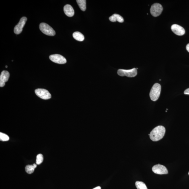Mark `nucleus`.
<instances>
[{
	"instance_id": "f257e3e1",
	"label": "nucleus",
	"mask_w": 189,
	"mask_h": 189,
	"mask_svg": "<svg viewBox=\"0 0 189 189\" xmlns=\"http://www.w3.org/2000/svg\"><path fill=\"white\" fill-rule=\"evenodd\" d=\"M165 128L163 126H158L150 132V138L153 141H159L163 138L165 134Z\"/></svg>"
},
{
	"instance_id": "f03ea898",
	"label": "nucleus",
	"mask_w": 189,
	"mask_h": 189,
	"mask_svg": "<svg viewBox=\"0 0 189 189\" xmlns=\"http://www.w3.org/2000/svg\"><path fill=\"white\" fill-rule=\"evenodd\" d=\"M161 90V86L159 84L156 83L153 85L150 93V98L152 101H157L160 95Z\"/></svg>"
},
{
	"instance_id": "7ed1b4c3",
	"label": "nucleus",
	"mask_w": 189,
	"mask_h": 189,
	"mask_svg": "<svg viewBox=\"0 0 189 189\" xmlns=\"http://www.w3.org/2000/svg\"><path fill=\"white\" fill-rule=\"evenodd\" d=\"M39 28L40 30L43 34L49 36H53L56 35V32L51 27L45 23L40 24Z\"/></svg>"
},
{
	"instance_id": "20e7f679",
	"label": "nucleus",
	"mask_w": 189,
	"mask_h": 189,
	"mask_svg": "<svg viewBox=\"0 0 189 189\" xmlns=\"http://www.w3.org/2000/svg\"><path fill=\"white\" fill-rule=\"evenodd\" d=\"M117 74L121 77L126 76L129 77H133L136 76L137 72V69L135 68L130 70L119 69L118 70Z\"/></svg>"
},
{
	"instance_id": "39448f33",
	"label": "nucleus",
	"mask_w": 189,
	"mask_h": 189,
	"mask_svg": "<svg viewBox=\"0 0 189 189\" xmlns=\"http://www.w3.org/2000/svg\"><path fill=\"white\" fill-rule=\"evenodd\" d=\"M163 11L162 5L159 3H155L152 5L150 12L153 17H156L161 15Z\"/></svg>"
},
{
	"instance_id": "423d86ee",
	"label": "nucleus",
	"mask_w": 189,
	"mask_h": 189,
	"mask_svg": "<svg viewBox=\"0 0 189 189\" xmlns=\"http://www.w3.org/2000/svg\"><path fill=\"white\" fill-rule=\"evenodd\" d=\"M35 93L39 97L43 100H48L51 98L49 92L43 89H38L35 90Z\"/></svg>"
},
{
	"instance_id": "0eeeda50",
	"label": "nucleus",
	"mask_w": 189,
	"mask_h": 189,
	"mask_svg": "<svg viewBox=\"0 0 189 189\" xmlns=\"http://www.w3.org/2000/svg\"><path fill=\"white\" fill-rule=\"evenodd\" d=\"M49 58L50 60L56 64H64L67 62L66 58L61 55L58 54L51 55L49 56Z\"/></svg>"
},
{
	"instance_id": "6e6552de",
	"label": "nucleus",
	"mask_w": 189,
	"mask_h": 189,
	"mask_svg": "<svg viewBox=\"0 0 189 189\" xmlns=\"http://www.w3.org/2000/svg\"><path fill=\"white\" fill-rule=\"evenodd\" d=\"M27 18L26 17H23L21 18L18 24L16 25L14 28V31L16 35H19L22 33V29L27 22Z\"/></svg>"
},
{
	"instance_id": "1a4fd4ad",
	"label": "nucleus",
	"mask_w": 189,
	"mask_h": 189,
	"mask_svg": "<svg viewBox=\"0 0 189 189\" xmlns=\"http://www.w3.org/2000/svg\"><path fill=\"white\" fill-rule=\"evenodd\" d=\"M153 172L158 174H165L168 173V171L165 166L160 164L156 165L152 168Z\"/></svg>"
},
{
	"instance_id": "9d476101",
	"label": "nucleus",
	"mask_w": 189,
	"mask_h": 189,
	"mask_svg": "<svg viewBox=\"0 0 189 189\" xmlns=\"http://www.w3.org/2000/svg\"><path fill=\"white\" fill-rule=\"evenodd\" d=\"M171 29L174 34L179 36L183 35L185 33V29L183 27L177 24L173 25L171 26Z\"/></svg>"
},
{
	"instance_id": "9b49d317",
	"label": "nucleus",
	"mask_w": 189,
	"mask_h": 189,
	"mask_svg": "<svg viewBox=\"0 0 189 189\" xmlns=\"http://www.w3.org/2000/svg\"><path fill=\"white\" fill-rule=\"evenodd\" d=\"M9 73L7 71L4 70L1 72L0 76V87H2L5 85V82L9 80Z\"/></svg>"
},
{
	"instance_id": "f8f14e48",
	"label": "nucleus",
	"mask_w": 189,
	"mask_h": 189,
	"mask_svg": "<svg viewBox=\"0 0 189 189\" xmlns=\"http://www.w3.org/2000/svg\"><path fill=\"white\" fill-rule=\"evenodd\" d=\"M64 10L66 15L68 17H72L74 15V9L70 5L67 4L64 6Z\"/></svg>"
},
{
	"instance_id": "ddd939ff",
	"label": "nucleus",
	"mask_w": 189,
	"mask_h": 189,
	"mask_svg": "<svg viewBox=\"0 0 189 189\" xmlns=\"http://www.w3.org/2000/svg\"><path fill=\"white\" fill-rule=\"evenodd\" d=\"M109 20L111 22H114L117 21L120 23H122L124 20L123 18L119 14H114L109 18Z\"/></svg>"
},
{
	"instance_id": "4468645a",
	"label": "nucleus",
	"mask_w": 189,
	"mask_h": 189,
	"mask_svg": "<svg viewBox=\"0 0 189 189\" xmlns=\"http://www.w3.org/2000/svg\"><path fill=\"white\" fill-rule=\"evenodd\" d=\"M37 167V164L28 165L25 167V171L27 173L31 174L34 172L35 169Z\"/></svg>"
},
{
	"instance_id": "2eb2a0df",
	"label": "nucleus",
	"mask_w": 189,
	"mask_h": 189,
	"mask_svg": "<svg viewBox=\"0 0 189 189\" xmlns=\"http://www.w3.org/2000/svg\"><path fill=\"white\" fill-rule=\"evenodd\" d=\"M73 38L77 41H82L85 39V37L81 33L79 32H74L72 35Z\"/></svg>"
},
{
	"instance_id": "dca6fc26",
	"label": "nucleus",
	"mask_w": 189,
	"mask_h": 189,
	"mask_svg": "<svg viewBox=\"0 0 189 189\" xmlns=\"http://www.w3.org/2000/svg\"><path fill=\"white\" fill-rule=\"evenodd\" d=\"M77 1L79 7L82 11H84L86 10V1H85V0H77Z\"/></svg>"
},
{
	"instance_id": "f3484780",
	"label": "nucleus",
	"mask_w": 189,
	"mask_h": 189,
	"mask_svg": "<svg viewBox=\"0 0 189 189\" xmlns=\"http://www.w3.org/2000/svg\"><path fill=\"white\" fill-rule=\"evenodd\" d=\"M135 185L137 189H148L146 185L143 182L137 181L135 182Z\"/></svg>"
},
{
	"instance_id": "a211bd4d",
	"label": "nucleus",
	"mask_w": 189,
	"mask_h": 189,
	"mask_svg": "<svg viewBox=\"0 0 189 189\" xmlns=\"http://www.w3.org/2000/svg\"><path fill=\"white\" fill-rule=\"evenodd\" d=\"M43 154H39L37 156L36 164L37 165H40L43 163Z\"/></svg>"
},
{
	"instance_id": "6ab92c4d",
	"label": "nucleus",
	"mask_w": 189,
	"mask_h": 189,
	"mask_svg": "<svg viewBox=\"0 0 189 189\" xmlns=\"http://www.w3.org/2000/svg\"><path fill=\"white\" fill-rule=\"evenodd\" d=\"M9 136L6 134L2 133V132L0 133V140L1 141H7L9 140Z\"/></svg>"
},
{
	"instance_id": "aec40b11",
	"label": "nucleus",
	"mask_w": 189,
	"mask_h": 189,
	"mask_svg": "<svg viewBox=\"0 0 189 189\" xmlns=\"http://www.w3.org/2000/svg\"><path fill=\"white\" fill-rule=\"evenodd\" d=\"M184 94L189 95V88L187 89L184 92Z\"/></svg>"
},
{
	"instance_id": "412c9836",
	"label": "nucleus",
	"mask_w": 189,
	"mask_h": 189,
	"mask_svg": "<svg viewBox=\"0 0 189 189\" xmlns=\"http://www.w3.org/2000/svg\"><path fill=\"white\" fill-rule=\"evenodd\" d=\"M186 48L187 51H188V52H189V43L187 45Z\"/></svg>"
},
{
	"instance_id": "4be33fe9",
	"label": "nucleus",
	"mask_w": 189,
	"mask_h": 189,
	"mask_svg": "<svg viewBox=\"0 0 189 189\" xmlns=\"http://www.w3.org/2000/svg\"><path fill=\"white\" fill-rule=\"evenodd\" d=\"M101 187L100 186H98L96 187H95V188H93V189H101Z\"/></svg>"
},
{
	"instance_id": "5701e85b",
	"label": "nucleus",
	"mask_w": 189,
	"mask_h": 189,
	"mask_svg": "<svg viewBox=\"0 0 189 189\" xmlns=\"http://www.w3.org/2000/svg\"><path fill=\"white\" fill-rule=\"evenodd\" d=\"M7 67H7V66H5V67H6V68H7Z\"/></svg>"
},
{
	"instance_id": "b1692460",
	"label": "nucleus",
	"mask_w": 189,
	"mask_h": 189,
	"mask_svg": "<svg viewBox=\"0 0 189 189\" xmlns=\"http://www.w3.org/2000/svg\"><path fill=\"white\" fill-rule=\"evenodd\" d=\"M188 174H189V173H188Z\"/></svg>"
}]
</instances>
